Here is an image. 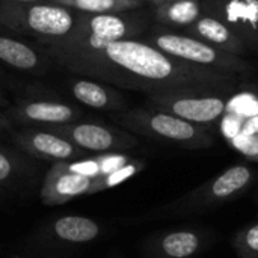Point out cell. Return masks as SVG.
<instances>
[{"instance_id": "1", "label": "cell", "mask_w": 258, "mask_h": 258, "mask_svg": "<svg viewBox=\"0 0 258 258\" xmlns=\"http://www.w3.org/2000/svg\"><path fill=\"white\" fill-rule=\"evenodd\" d=\"M255 171L248 163H236L201 183L190 192L133 219L135 224L198 216L228 204L243 195L254 183Z\"/></svg>"}, {"instance_id": "2", "label": "cell", "mask_w": 258, "mask_h": 258, "mask_svg": "<svg viewBox=\"0 0 258 258\" xmlns=\"http://www.w3.org/2000/svg\"><path fill=\"white\" fill-rule=\"evenodd\" d=\"M128 130L183 150H207L215 145L210 128L195 125L165 110H133L121 118Z\"/></svg>"}, {"instance_id": "3", "label": "cell", "mask_w": 258, "mask_h": 258, "mask_svg": "<svg viewBox=\"0 0 258 258\" xmlns=\"http://www.w3.org/2000/svg\"><path fill=\"white\" fill-rule=\"evenodd\" d=\"M156 48L180 60L209 68L218 73L239 76L249 73L252 67L240 56L216 48L190 35L160 33L154 39Z\"/></svg>"}, {"instance_id": "4", "label": "cell", "mask_w": 258, "mask_h": 258, "mask_svg": "<svg viewBox=\"0 0 258 258\" xmlns=\"http://www.w3.org/2000/svg\"><path fill=\"white\" fill-rule=\"evenodd\" d=\"M224 95L207 91H171L154 92L150 100L154 109L172 113L195 125L210 128L228 112V100Z\"/></svg>"}, {"instance_id": "5", "label": "cell", "mask_w": 258, "mask_h": 258, "mask_svg": "<svg viewBox=\"0 0 258 258\" xmlns=\"http://www.w3.org/2000/svg\"><path fill=\"white\" fill-rule=\"evenodd\" d=\"M103 234L104 228L98 221L80 215H63L41 225L30 242L36 249L63 252L89 246Z\"/></svg>"}, {"instance_id": "6", "label": "cell", "mask_w": 258, "mask_h": 258, "mask_svg": "<svg viewBox=\"0 0 258 258\" xmlns=\"http://www.w3.org/2000/svg\"><path fill=\"white\" fill-rule=\"evenodd\" d=\"M215 234L201 227H177L154 233L142 242L147 258H195L210 248Z\"/></svg>"}, {"instance_id": "7", "label": "cell", "mask_w": 258, "mask_h": 258, "mask_svg": "<svg viewBox=\"0 0 258 258\" xmlns=\"http://www.w3.org/2000/svg\"><path fill=\"white\" fill-rule=\"evenodd\" d=\"M53 130L65 136L82 151L92 154L127 153L139 145L132 133L97 122H70Z\"/></svg>"}, {"instance_id": "8", "label": "cell", "mask_w": 258, "mask_h": 258, "mask_svg": "<svg viewBox=\"0 0 258 258\" xmlns=\"http://www.w3.org/2000/svg\"><path fill=\"white\" fill-rule=\"evenodd\" d=\"M204 15L227 24L246 47H258V0H204Z\"/></svg>"}, {"instance_id": "9", "label": "cell", "mask_w": 258, "mask_h": 258, "mask_svg": "<svg viewBox=\"0 0 258 258\" xmlns=\"http://www.w3.org/2000/svg\"><path fill=\"white\" fill-rule=\"evenodd\" d=\"M97 180L68 169L65 162L53 163L44 177L39 197L44 206H62L73 200L94 195Z\"/></svg>"}, {"instance_id": "10", "label": "cell", "mask_w": 258, "mask_h": 258, "mask_svg": "<svg viewBox=\"0 0 258 258\" xmlns=\"http://www.w3.org/2000/svg\"><path fill=\"white\" fill-rule=\"evenodd\" d=\"M14 142L29 157L50 162L51 165L59 162H73L86 156L85 151L54 130L21 132L15 135Z\"/></svg>"}, {"instance_id": "11", "label": "cell", "mask_w": 258, "mask_h": 258, "mask_svg": "<svg viewBox=\"0 0 258 258\" xmlns=\"http://www.w3.org/2000/svg\"><path fill=\"white\" fill-rule=\"evenodd\" d=\"M38 178V168L32 157L0 147V194L26 192Z\"/></svg>"}, {"instance_id": "12", "label": "cell", "mask_w": 258, "mask_h": 258, "mask_svg": "<svg viewBox=\"0 0 258 258\" xmlns=\"http://www.w3.org/2000/svg\"><path fill=\"white\" fill-rule=\"evenodd\" d=\"M189 35L237 56L246 53L248 50L246 44L227 24L210 15H203L192 23L189 26Z\"/></svg>"}, {"instance_id": "13", "label": "cell", "mask_w": 258, "mask_h": 258, "mask_svg": "<svg viewBox=\"0 0 258 258\" xmlns=\"http://www.w3.org/2000/svg\"><path fill=\"white\" fill-rule=\"evenodd\" d=\"M17 115L21 121L30 124H42L51 128L74 122L77 118L76 109L70 104L50 100L29 101L18 107Z\"/></svg>"}, {"instance_id": "14", "label": "cell", "mask_w": 258, "mask_h": 258, "mask_svg": "<svg viewBox=\"0 0 258 258\" xmlns=\"http://www.w3.org/2000/svg\"><path fill=\"white\" fill-rule=\"evenodd\" d=\"M73 17L71 14L57 6H47V5H39L30 8L27 14V24L39 33L44 35H65L71 30L73 27Z\"/></svg>"}, {"instance_id": "15", "label": "cell", "mask_w": 258, "mask_h": 258, "mask_svg": "<svg viewBox=\"0 0 258 258\" xmlns=\"http://www.w3.org/2000/svg\"><path fill=\"white\" fill-rule=\"evenodd\" d=\"M73 95L76 100L92 109H112L116 106L115 97L107 89L89 80L76 82L73 86Z\"/></svg>"}, {"instance_id": "16", "label": "cell", "mask_w": 258, "mask_h": 258, "mask_svg": "<svg viewBox=\"0 0 258 258\" xmlns=\"http://www.w3.org/2000/svg\"><path fill=\"white\" fill-rule=\"evenodd\" d=\"M162 18L177 26H190L204 15L203 5L198 0H174L160 9Z\"/></svg>"}, {"instance_id": "17", "label": "cell", "mask_w": 258, "mask_h": 258, "mask_svg": "<svg viewBox=\"0 0 258 258\" xmlns=\"http://www.w3.org/2000/svg\"><path fill=\"white\" fill-rule=\"evenodd\" d=\"M0 59L20 70H30L38 62V56L26 44L11 38H0Z\"/></svg>"}, {"instance_id": "18", "label": "cell", "mask_w": 258, "mask_h": 258, "mask_svg": "<svg viewBox=\"0 0 258 258\" xmlns=\"http://www.w3.org/2000/svg\"><path fill=\"white\" fill-rule=\"evenodd\" d=\"M92 35L106 41L107 44L121 41L127 32L124 20L109 14H98L91 20Z\"/></svg>"}, {"instance_id": "19", "label": "cell", "mask_w": 258, "mask_h": 258, "mask_svg": "<svg viewBox=\"0 0 258 258\" xmlns=\"http://www.w3.org/2000/svg\"><path fill=\"white\" fill-rule=\"evenodd\" d=\"M145 168H147V160L145 159L133 157L124 166H121V168L115 169L113 172L98 178L97 180V186H95V194L107 190V189H113L116 186H121L122 183L128 181L130 178H133L135 175L142 172Z\"/></svg>"}, {"instance_id": "20", "label": "cell", "mask_w": 258, "mask_h": 258, "mask_svg": "<svg viewBox=\"0 0 258 258\" xmlns=\"http://www.w3.org/2000/svg\"><path fill=\"white\" fill-rule=\"evenodd\" d=\"M231 245L239 258H258V221L239 230Z\"/></svg>"}, {"instance_id": "21", "label": "cell", "mask_w": 258, "mask_h": 258, "mask_svg": "<svg viewBox=\"0 0 258 258\" xmlns=\"http://www.w3.org/2000/svg\"><path fill=\"white\" fill-rule=\"evenodd\" d=\"M76 5L88 12H103L115 6V0H76Z\"/></svg>"}, {"instance_id": "22", "label": "cell", "mask_w": 258, "mask_h": 258, "mask_svg": "<svg viewBox=\"0 0 258 258\" xmlns=\"http://www.w3.org/2000/svg\"><path fill=\"white\" fill-rule=\"evenodd\" d=\"M89 42H91V45L94 47V48H106L109 44L106 42V41H103V39H100L98 36H95V35H91V38H89Z\"/></svg>"}, {"instance_id": "23", "label": "cell", "mask_w": 258, "mask_h": 258, "mask_svg": "<svg viewBox=\"0 0 258 258\" xmlns=\"http://www.w3.org/2000/svg\"><path fill=\"white\" fill-rule=\"evenodd\" d=\"M6 125H8V121H6V119H5V118L0 115V130H2V128H5Z\"/></svg>"}, {"instance_id": "24", "label": "cell", "mask_w": 258, "mask_h": 258, "mask_svg": "<svg viewBox=\"0 0 258 258\" xmlns=\"http://www.w3.org/2000/svg\"><path fill=\"white\" fill-rule=\"evenodd\" d=\"M15 258H26V257H15ZM42 258H54V257H42Z\"/></svg>"}, {"instance_id": "25", "label": "cell", "mask_w": 258, "mask_h": 258, "mask_svg": "<svg viewBox=\"0 0 258 258\" xmlns=\"http://www.w3.org/2000/svg\"><path fill=\"white\" fill-rule=\"evenodd\" d=\"M172 2H174V0H172Z\"/></svg>"}]
</instances>
